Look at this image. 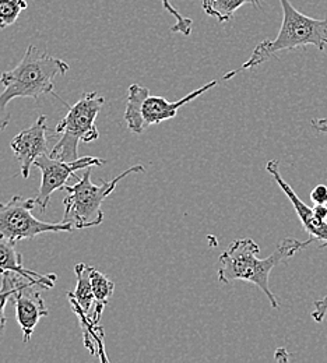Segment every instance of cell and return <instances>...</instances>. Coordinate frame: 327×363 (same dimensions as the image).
Masks as SVG:
<instances>
[{
	"label": "cell",
	"instance_id": "cell-6",
	"mask_svg": "<svg viewBox=\"0 0 327 363\" xmlns=\"http://www.w3.org/2000/svg\"><path fill=\"white\" fill-rule=\"evenodd\" d=\"M37 206L35 199L13 196L9 201L0 203V238L13 242L33 239L48 232H73L76 228L67 223H44L33 216Z\"/></svg>",
	"mask_w": 327,
	"mask_h": 363
},
{
	"label": "cell",
	"instance_id": "cell-14",
	"mask_svg": "<svg viewBox=\"0 0 327 363\" xmlns=\"http://www.w3.org/2000/svg\"><path fill=\"white\" fill-rule=\"evenodd\" d=\"M148 95H150V90L140 84H132L128 90L126 111L123 118L128 125V129L136 135H141L145 130L141 119V105L145 96Z\"/></svg>",
	"mask_w": 327,
	"mask_h": 363
},
{
	"label": "cell",
	"instance_id": "cell-15",
	"mask_svg": "<svg viewBox=\"0 0 327 363\" xmlns=\"http://www.w3.org/2000/svg\"><path fill=\"white\" fill-rule=\"evenodd\" d=\"M89 275L92 279V286H93L94 296H95V313H94V321L98 324L99 318L102 316L104 309L108 306L112 295H113V289H115V282L108 279L104 274L98 272L95 267L87 266Z\"/></svg>",
	"mask_w": 327,
	"mask_h": 363
},
{
	"label": "cell",
	"instance_id": "cell-8",
	"mask_svg": "<svg viewBox=\"0 0 327 363\" xmlns=\"http://www.w3.org/2000/svg\"><path fill=\"white\" fill-rule=\"evenodd\" d=\"M47 121V116L41 115L31 128L20 132L10 143L24 179L30 177V169L34 162L47 154V135L49 133Z\"/></svg>",
	"mask_w": 327,
	"mask_h": 363
},
{
	"label": "cell",
	"instance_id": "cell-16",
	"mask_svg": "<svg viewBox=\"0 0 327 363\" xmlns=\"http://www.w3.org/2000/svg\"><path fill=\"white\" fill-rule=\"evenodd\" d=\"M35 284L20 274L6 272L1 275V286H0V333L6 325V315L4 309L9 301H13L16 294L27 286H34Z\"/></svg>",
	"mask_w": 327,
	"mask_h": 363
},
{
	"label": "cell",
	"instance_id": "cell-10",
	"mask_svg": "<svg viewBox=\"0 0 327 363\" xmlns=\"http://www.w3.org/2000/svg\"><path fill=\"white\" fill-rule=\"evenodd\" d=\"M216 86H217V80H213V82L207 83L206 86L189 92L187 96H184L175 102H171L167 98L158 96V95L145 96V99L143 101V105H141V119H143L144 129H148L153 125H160L165 121L174 119L182 106H185L187 104L192 102L197 96L203 95L204 92L211 90Z\"/></svg>",
	"mask_w": 327,
	"mask_h": 363
},
{
	"label": "cell",
	"instance_id": "cell-11",
	"mask_svg": "<svg viewBox=\"0 0 327 363\" xmlns=\"http://www.w3.org/2000/svg\"><path fill=\"white\" fill-rule=\"evenodd\" d=\"M13 302L16 305L17 323L23 331V342L27 344L34 334L38 321L49 315L45 301L43 299L41 292L34 291L33 286H27L16 294Z\"/></svg>",
	"mask_w": 327,
	"mask_h": 363
},
{
	"label": "cell",
	"instance_id": "cell-7",
	"mask_svg": "<svg viewBox=\"0 0 327 363\" xmlns=\"http://www.w3.org/2000/svg\"><path fill=\"white\" fill-rule=\"evenodd\" d=\"M105 164H106V160L96 158V157H82L72 162L52 158L47 154L40 157L34 162V165L41 171V184H40L38 194L35 197L41 211L47 210L52 194L57 190H63L65 186L67 184L69 178H73V175L77 171L93 168V167H104Z\"/></svg>",
	"mask_w": 327,
	"mask_h": 363
},
{
	"label": "cell",
	"instance_id": "cell-5",
	"mask_svg": "<svg viewBox=\"0 0 327 363\" xmlns=\"http://www.w3.org/2000/svg\"><path fill=\"white\" fill-rule=\"evenodd\" d=\"M105 104V98L96 92H84L83 96L69 108L66 116L55 129H49V135H60L59 141L53 145L50 157L72 162L79 160L80 141L92 143L99 136L95 126L96 116Z\"/></svg>",
	"mask_w": 327,
	"mask_h": 363
},
{
	"label": "cell",
	"instance_id": "cell-1",
	"mask_svg": "<svg viewBox=\"0 0 327 363\" xmlns=\"http://www.w3.org/2000/svg\"><path fill=\"white\" fill-rule=\"evenodd\" d=\"M314 242L315 239L311 236L305 242L287 238L277 246L273 255L266 259H259L257 253L260 252V247L253 239H236L220 256L218 281L221 284L248 281L256 285L267 296L272 308L279 309V301L272 292L269 284L272 270Z\"/></svg>",
	"mask_w": 327,
	"mask_h": 363
},
{
	"label": "cell",
	"instance_id": "cell-20",
	"mask_svg": "<svg viewBox=\"0 0 327 363\" xmlns=\"http://www.w3.org/2000/svg\"><path fill=\"white\" fill-rule=\"evenodd\" d=\"M327 315V295L325 298L319 299L315 302V309L312 312V318L316 321V323H322Z\"/></svg>",
	"mask_w": 327,
	"mask_h": 363
},
{
	"label": "cell",
	"instance_id": "cell-2",
	"mask_svg": "<svg viewBox=\"0 0 327 363\" xmlns=\"http://www.w3.org/2000/svg\"><path fill=\"white\" fill-rule=\"evenodd\" d=\"M70 66L45 50L37 46L27 48L21 62L11 70L3 72L0 83L4 90L0 94V132H3L9 122L10 113L7 105L16 98L38 99L55 89V79L65 76Z\"/></svg>",
	"mask_w": 327,
	"mask_h": 363
},
{
	"label": "cell",
	"instance_id": "cell-23",
	"mask_svg": "<svg viewBox=\"0 0 327 363\" xmlns=\"http://www.w3.org/2000/svg\"><path fill=\"white\" fill-rule=\"evenodd\" d=\"M315 214L318 216L319 220L327 221V206L326 204H315V207H312Z\"/></svg>",
	"mask_w": 327,
	"mask_h": 363
},
{
	"label": "cell",
	"instance_id": "cell-22",
	"mask_svg": "<svg viewBox=\"0 0 327 363\" xmlns=\"http://www.w3.org/2000/svg\"><path fill=\"white\" fill-rule=\"evenodd\" d=\"M311 125H312L315 132L327 135V119H316L315 118V119L311 121Z\"/></svg>",
	"mask_w": 327,
	"mask_h": 363
},
{
	"label": "cell",
	"instance_id": "cell-4",
	"mask_svg": "<svg viewBox=\"0 0 327 363\" xmlns=\"http://www.w3.org/2000/svg\"><path fill=\"white\" fill-rule=\"evenodd\" d=\"M143 172H145L143 165H135L123 171L112 181H101L99 184H95L92 181V168L84 169L82 178H77L74 174L73 178L76 179V183L73 186L66 184L63 189L67 191V196L63 200L65 214L60 223L72 224L76 229H89L101 225L104 223L102 203L105 199L111 196L118 183L128 175Z\"/></svg>",
	"mask_w": 327,
	"mask_h": 363
},
{
	"label": "cell",
	"instance_id": "cell-24",
	"mask_svg": "<svg viewBox=\"0 0 327 363\" xmlns=\"http://www.w3.org/2000/svg\"><path fill=\"white\" fill-rule=\"evenodd\" d=\"M275 358H276V361H279V362H287V361L289 359V354L287 352V350L280 348V350H277Z\"/></svg>",
	"mask_w": 327,
	"mask_h": 363
},
{
	"label": "cell",
	"instance_id": "cell-17",
	"mask_svg": "<svg viewBox=\"0 0 327 363\" xmlns=\"http://www.w3.org/2000/svg\"><path fill=\"white\" fill-rule=\"evenodd\" d=\"M263 0H201L204 13L216 17L220 23H227L234 17L235 11L245 4L260 7Z\"/></svg>",
	"mask_w": 327,
	"mask_h": 363
},
{
	"label": "cell",
	"instance_id": "cell-13",
	"mask_svg": "<svg viewBox=\"0 0 327 363\" xmlns=\"http://www.w3.org/2000/svg\"><path fill=\"white\" fill-rule=\"evenodd\" d=\"M74 272L77 277V285H76V292L72 294L69 292V299L70 305L73 306V311L76 312L77 316H84L89 320H92L94 324V313H95V296H94L93 286H92V279L89 275L87 266L83 263H77L74 266Z\"/></svg>",
	"mask_w": 327,
	"mask_h": 363
},
{
	"label": "cell",
	"instance_id": "cell-19",
	"mask_svg": "<svg viewBox=\"0 0 327 363\" xmlns=\"http://www.w3.org/2000/svg\"><path fill=\"white\" fill-rule=\"evenodd\" d=\"M162 1V7L175 18V24L172 27V33H179L185 37H189L192 34V26L193 21L187 17H184L174 6L171 0H161Z\"/></svg>",
	"mask_w": 327,
	"mask_h": 363
},
{
	"label": "cell",
	"instance_id": "cell-9",
	"mask_svg": "<svg viewBox=\"0 0 327 363\" xmlns=\"http://www.w3.org/2000/svg\"><path fill=\"white\" fill-rule=\"evenodd\" d=\"M266 171H267V174H270V177L276 181L279 187L284 191V194L291 201L302 227L309 233V236L314 238L315 240L323 242V245L321 247L327 246V221L319 220L318 216L315 214L314 208L308 207L299 199V196L294 191V189L287 182L284 181V178L281 177L280 174V162L277 160L269 161L267 165H266Z\"/></svg>",
	"mask_w": 327,
	"mask_h": 363
},
{
	"label": "cell",
	"instance_id": "cell-18",
	"mask_svg": "<svg viewBox=\"0 0 327 363\" xmlns=\"http://www.w3.org/2000/svg\"><path fill=\"white\" fill-rule=\"evenodd\" d=\"M27 7V0H0V30L13 26Z\"/></svg>",
	"mask_w": 327,
	"mask_h": 363
},
{
	"label": "cell",
	"instance_id": "cell-3",
	"mask_svg": "<svg viewBox=\"0 0 327 363\" xmlns=\"http://www.w3.org/2000/svg\"><path fill=\"white\" fill-rule=\"evenodd\" d=\"M282 7V24L275 40H265L255 48L252 56L240 67L228 72L223 79L230 80L242 70L263 65L282 50H295L308 45L319 50L327 48V18L318 20L298 11L289 0H279Z\"/></svg>",
	"mask_w": 327,
	"mask_h": 363
},
{
	"label": "cell",
	"instance_id": "cell-12",
	"mask_svg": "<svg viewBox=\"0 0 327 363\" xmlns=\"http://www.w3.org/2000/svg\"><path fill=\"white\" fill-rule=\"evenodd\" d=\"M16 243L17 242L0 238V277L6 272H16L44 289H50L57 279L56 274H40L26 269L23 263V255L17 250Z\"/></svg>",
	"mask_w": 327,
	"mask_h": 363
},
{
	"label": "cell",
	"instance_id": "cell-21",
	"mask_svg": "<svg viewBox=\"0 0 327 363\" xmlns=\"http://www.w3.org/2000/svg\"><path fill=\"white\" fill-rule=\"evenodd\" d=\"M311 200L314 204H327V186L318 184L311 191Z\"/></svg>",
	"mask_w": 327,
	"mask_h": 363
}]
</instances>
